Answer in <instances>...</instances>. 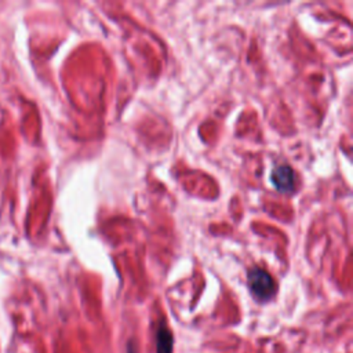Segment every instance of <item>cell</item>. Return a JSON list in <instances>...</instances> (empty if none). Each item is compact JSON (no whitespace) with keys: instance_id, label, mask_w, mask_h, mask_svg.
I'll return each instance as SVG.
<instances>
[{"instance_id":"cell-3","label":"cell","mask_w":353,"mask_h":353,"mask_svg":"<svg viewBox=\"0 0 353 353\" xmlns=\"http://www.w3.org/2000/svg\"><path fill=\"white\" fill-rule=\"evenodd\" d=\"M172 334L165 324L157 327L156 331V353H172Z\"/></svg>"},{"instance_id":"cell-1","label":"cell","mask_w":353,"mask_h":353,"mask_svg":"<svg viewBox=\"0 0 353 353\" xmlns=\"http://www.w3.org/2000/svg\"><path fill=\"white\" fill-rule=\"evenodd\" d=\"M248 287L252 295L259 301H268L276 294L274 280L266 270L261 268H254L250 270Z\"/></svg>"},{"instance_id":"cell-2","label":"cell","mask_w":353,"mask_h":353,"mask_svg":"<svg viewBox=\"0 0 353 353\" xmlns=\"http://www.w3.org/2000/svg\"><path fill=\"white\" fill-rule=\"evenodd\" d=\"M272 181L276 185V188L281 192H288L292 190L295 178H294V171L290 165H279L273 170L272 174Z\"/></svg>"}]
</instances>
